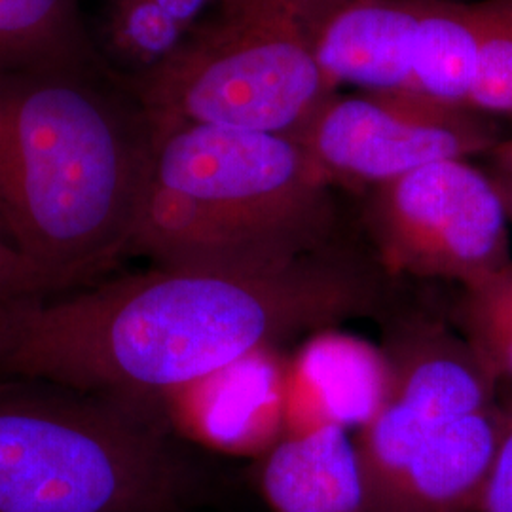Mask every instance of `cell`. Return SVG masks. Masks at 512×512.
<instances>
[{"label": "cell", "mask_w": 512, "mask_h": 512, "mask_svg": "<svg viewBox=\"0 0 512 512\" xmlns=\"http://www.w3.org/2000/svg\"><path fill=\"white\" fill-rule=\"evenodd\" d=\"M152 156V120L103 65L0 67V217L48 296L129 255Z\"/></svg>", "instance_id": "cell-1"}, {"label": "cell", "mask_w": 512, "mask_h": 512, "mask_svg": "<svg viewBox=\"0 0 512 512\" xmlns=\"http://www.w3.org/2000/svg\"><path fill=\"white\" fill-rule=\"evenodd\" d=\"M129 245L162 268L268 270L334 243V186L287 135L154 122Z\"/></svg>", "instance_id": "cell-2"}, {"label": "cell", "mask_w": 512, "mask_h": 512, "mask_svg": "<svg viewBox=\"0 0 512 512\" xmlns=\"http://www.w3.org/2000/svg\"><path fill=\"white\" fill-rule=\"evenodd\" d=\"M194 492L164 408L0 378V512H183Z\"/></svg>", "instance_id": "cell-3"}, {"label": "cell", "mask_w": 512, "mask_h": 512, "mask_svg": "<svg viewBox=\"0 0 512 512\" xmlns=\"http://www.w3.org/2000/svg\"><path fill=\"white\" fill-rule=\"evenodd\" d=\"M120 82L154 122L287 137L336 93L291 0H226L162 67Z\"/></svg>", "instance_id": "cell-4"}, {"label": "cell", "mask_w": 512, "mask_h": 512, "mask_svg": "<svg viewBox=\"0 0 512 512\" xmlns=\"http://www.w3.org/2000/svg\"><path fill=\"white\" fill-rule=\"evenodd\" d=\"M366 226L391 274L463 285L511 264V219L471 160L423 165L370 190Z\"/></svg>", "instance_id": "cell-5"}, {"label": "cell", "mask_w": 512, "mask_h": 512, "mask_svg": "<svg viewBox=\"0 0 512 512\" xmlns=\"http://www.w3.org/2000/svg\"><path fill=\"white\" fill-rule=\"evenodd\" d=\"M293 139L334 188L372 190L423 165L490 154L503 137L488 116L418 93L336 92Z\"/></svg>", "instance_id": "cell-6"}, {"label": "cell", "mask_w": 512, "mask_h": 512, "mask_svg": "<svg viewBox=\"0 0 512 512\" xmlns=\"http://www.w3.org/2000/svg\"><path fill=\"white\" fill-rule=\"evenodd\" d=\"M391 353V387L380 412L357 431L366 503L423 442L499 399L501 378L465 338L439 327L404 334Z\"/></svg>", "instance_id": "cell-7"}, {"label": "cell", "mask_w": 512, "mask_h": 512, "mask_svg": "<svg viewBox=\"0 0 512 512\" xmlns=\"http://www.w3.org/2000/svg\"><path fill=\"white\" fill-rule=\"evenodd\" d=\"M330 86L408 92L421 0H291Z\"/></svg>", "instance_id": "cell-8"}, {"label": "cell", "mask_w": 512, "mask_h": 512, "mask_svg": "<svg viewBox=\"0 0 512 512\" xmlns=\"http://www.w3.org/2000/svg\"><path fill=\"white\" fill-rule=\"evenodd\" d=\"M389 387L387 353L351 334L319 330L287 365L285 433L319 425L361 431L384 406Z\"/></svg>", "instance_id": "cell-9"}, {"label": "cell", "mask_w": 512, "mask_h": 512, "mask_svg": "<svg viewBox=\"0 0 512 512\" xmlns=\"http://www.w3.org/2000/svg\"><path fill=\"white\" fill-rule=\"evenodd\" d=\"M287 365L279 349L258 351L173 395L167 416L190 408L194 412L177 420L188 423L196 439L260 458L285 433Z\"/></svg>", "instance_id": "cell-10"}, {"label": "cell", "mask_w": 512, "mask_h": 512, "mask_svg": "<svg viewBox=\"0 0 512 512\" xmlns=\"http://www.w3.org/2000/svg\"><path fill=\"white\" fill-rule=\"evenodd\" d=\"M258 486L272 512H368L355 439L338 425L285 433L260 456Z\"/></svg>", "instance_id": "cell-11"}, {"label": "cell", "mask_w": 512, "mask_h": 512, "mask_svg": "<svg viewBox=\"0 0 512 512\" xmlns=\"http://www.w3.org/2000/svg\"><path fill=\"white\" fill-rule=\"evenodd\" d=\"M226 0H101L90 37L114 78L156 71Z\"/></svg>", "instance_id": "cell-12"}, {"label": "cell", "mask_w": 512, "mask_h": 512, "mask_svg": "<svg viewBox=\"0 0 512 512\" xmlns=\"http://www.w3.org/2000/svg\"><path fill=\"white\" fill-rule=\"evenodd\" d=\"M480 44V2L421 0L408 92L446 107L471 110Z\"/></svg>", "instance_id": "cell-13"}, {"label": "cell", "mask_w": 512, "mask_h": 512, "mask_svg": "<svg viewBox=\"0 0 512 512\" xmlns=\"http://www.w3.org/2000/svg\"><path fill=\"white\" fill-rule=\"evenodd\" d=\"M44 65H103L80 0H0V67Z\"/></svg>", "instance_id": "cell-14"}, {"label": "cell", "mask_w": 512, "mask_h": 512, "mask_svg": "<svg viewBox=\"0 0 512 512\" xmlns=\"http://www.w3.org/2000/svg\"><path fill=\"white\" fill-rule=\"evenodd\" d=\"M458 319L482 361L501 380H512V262L463 285Z\"/></svg>", "instance_id": "cell-15"}, {"label": "cell", "mask_w": 512, "mask_h": 512, "mask_svg": "<svg viewBox=\"0 0 512 512\" xmlns=\"http://www.w3.org/2000/svg\"><path fill=\"white\" fill-rule=\"evenodd\" d=\"M482 44L469 107L512 120V0H482Z\"/></svg>", "instance_id": "cell-16"}, {"label": "cell", "mask_w": 512, "mask_h": 512, "mask_svg": "<svg viewBox=\"0 0 512 512\" xmlns=\"http://www.w3.org/2000/svg\"><path fill=\"white\" fill-rule=\"evenodd\" d=\"M27 296H48L33 264L0 239V306Z\"/></svg>", "instance_id": "cell-17"}, {"label": "cell", "mask_w": 512, "mask_h": 512, "mask_svg": "<svg viewBox=\"0 0 512 512\" xmlns=\"http://www.w3.org/2000/svg\"><path fill=\"white\" fill-rule=\"evenodd\" d=\"M507 406V427L494 469L480 497L478 512H512V401Z\"/></svg>", "instance_id": "cell-18"}, {"label": "cell", "mask_w": 512, "mask_h": 512, "mask_svg": "<svg viewBox=\"0 0 512 512\" xmlns=\"http://www.w3.org/2000/svg\"><path fill=\"white\" fill-rule=\"evenodd\" d=\"M488 156L495 173L512 179V137H503Z\"/></svg>", "instance_id": "cell-19"}, {"label": "cell", "mask_w": 512, "mask_h": 512, "mask_svg": "<svg viewBox=\"0 0 512 512\" xmlns=\"http://www.w3.org/2000/svg\"><path fill=\"white\" fill-rule=\"evenodd\" d=\"M492 175H494L497 188L501 192V198L505 202V207H507V213H509V219H511L512 224V179L511 177H505V175H499L495 171H492Z\"/></svg>", "instance_id": "cell-20"}, {"label": "cell", "mask_w": 512, "mask_h": 512, "mask_svg": "<svg viewBox=\"0 0 512 512\" xmlns=\"http://www.w3.org/2000/svg\"><path fill=\"white\" fill-rule=\"evenodd\" d=\"M0 239L2 241H6L8 245H12V239H10V234H8V230H6V224H4V220L0 217ZM14 247V245H12ZM16 249V247H14Z\"/></svg>", "instance_id": "cell-21"}]
</instances>
